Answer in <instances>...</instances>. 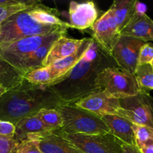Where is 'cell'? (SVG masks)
<instances>
[{"mask_svg": "<svg viewBox=\"0 0 153 153\" xmlns=\"http://www.w3.org/2000/svg\"><path fill=\"white\" fill-rule=\"evenodd\" d=\"M29 0H0V7H7V6L25 4Z\"/></svg>", "mask_w": 153, "mask_h": 153, "instance_id": "d6a6232c", "label": "cell"}, {"mask_svg": "<svg viewBox=\"0 0 153 153\" xmlns=\"http://www.w3.org/2000/svg\"><path fill=\"white\" fill-rule=\"evenodd\" d=\"M119 117L135 125L153 128V98L149 93L140 91L136 96L119 100Z\"/></svg>", "mask_w": 153, "mask_h": 153, "instance_id": "52a82bcc", "label": "cell"}, {"mask_svg": "<svg viewBox=\"0 0 153 153\" xmlns=\"http://www.w3.org/2000/svg\"><path fill=\"white\" fill-rule=\"evenodd\" d=\"M93 40H94L92 38H85L84 43L73 55L56 61L49 66L51 76H52V82L48 87L52 86L66 77V76L71 71L72 69L80 61Z\"/></svg>", "mask_w": 153, "mask_h": 153, "instance_id": "5bb4252c", "label": "cell"}, {"mask_svg": "<svg viewBox=\"0 0 153 153\" xmlns=\"http://www.w3.org/2000/svg\"><path fill=\"white\" fill-rule=\"evenodd\" d=\"M121 147H122L123 153H140L135 146H131V145L122 143Z\"/></svg>", "mask_w": 153, "mask_h": 153, "instance_id": "836d02e7", "label": "cell"}, {"mask_svg": "<svg viewBox=\"0 0 153 153\" xmlns=\"http://www.w3.org/2000/svg\"><path fill=\"white\" fill-rule=\"evenodd\" d=\"M36 115L51 131L62 128L64 122L58 108H42Z\"/></svg>", "mask_w": 153, "mask_h": 153, "instance_id": "cb8c5ba5", "label": "cell"}, {"mask_svg": "<svg viewBox=\"0 0 153 153\" xmlns=\"http://www.w3.org/2000/svg\"><path fill=\"white\" fill-rule=\"evenodd\" d=\"M153 59V44L146 43L140 51L138 58V65L150 64Z\"/></svg>", "mask_w": 153, "mask_h": 153, "instance_id": "83f0119b", "label": "cell"}, {"mask_svg": "<svg viewBox=\"0 0 153 153\" xmlns=\"http://www.w3.org/2000/svg\"><path fill=\"white\" fill-rule=\"evenodd\" d=\"M41 2L37 0H29L28 2L22 4H17L13 6H7V7H0V25L10 16L13 15L21 10H26L38 3Z\"/></svg>", "mask_w": 153, "mask_h": 153, "instance_id": "4316f807", "label": "cell"}, {"mask_svg": "<svg viewBox=\"0 0 153 153\" xmlns=\"http://www.w3.org/2000/svg\"><path fill=\"white\" fill-rule=\"evenodd\" d=\"M98 91L111 98H128L140 91L134 75L120 67H108L98 75L96 80Z\"/></svg>", "mask_w": 153, "mask_h": 153, "instance_id": "5b68a950", "label": "cell"}, {"mask_svg": "<svg viewBox=\"0 0 153 153\" xmlns=\"http://www.w3.org/2000/svg\"><path fill=\"white\" fill-rule=\"evenodd\" d=\"M120 34L139 39L146 43L153 41V20L146 13L141 16L133 15Z\"/></svg>", "mask_w": 153, "mask_h": 153, "instance_id": "9a60e30c", "label": "cell"}, {"mask_svg": "<svg viewBox=\"0 0 153 153\" xmlns=\"http://www.w3.org/2000/svg\"><path fill=\"white\" fill-rule=\"evenodd\" d=\"M62 117V128L60 131L68 134H104L110 133L102 118L80 108L73 104H64L58 108Z\"/></svg>", "mask_w": 153, "mask_h": 153, "instance_id": "277c9868", "label": "cell"}, {"mask_svg": "<svg viewBox=\"0 0 153 153\" xmlns=\"http://www.w3.org/2000/svg\"><path fill=\"white\" fill-rule=\"evenodd\" d=\"M140 153H153V142L137 148Z\"/></svg>", "mask_w": 153, "mask_h": 153, "instance_id": "e575fe53", "label": "cell"}, {"mask_svg": "<svg viewBox=\"0 0 153 153\" xmlns=\"http://www.w3.org/2000/svg\"><path fill=\"white\" fill-rule=\"evenodd\" d=\"M19 142L14 138H0V153H16Z\"/></svg>", "mask_w": 153, "mask_h": 153, "instance_id": "f1b7e54d", "label": "cell"}, {"mask_svg": "<svg viewBox=\"0 0 153 153\" xmlns=\"http://www.w3.org/2000/svg\"><path fill=\"white\" fill-rule=\"evenodd\" d=\"M134 76L140 91L149 93L153 91V67L150 64L137 66Z\"/></svg>", "mask_w": 153, "mask_h": 153, "instance_id": "d4e9b609", "label": "cell"}, {"mask_svg": "<svg viewBox=\"0 0 153 153\" xmlns=\"http://www.w3.org/2000/svg\"><path fill=\"white\" fill-rule=\"evenodd\" d=\"M60 132L84 153H123V143L110 133L89 135Z\"/></svg>", "mask_w": 153, "mask_h": 153, "instance_id": "ba28073f", "label": "cell"}, {"mask_svg": "<svg viewBox=\"0 0 153 153\" xmlns=\"http://www.w3.org/2000/svg\"><path fill=\"white\" fill-rule=\"evenodd\" d=\"M5 92H7V91H6V90L4 89V88H1V87H0V97H1V96H2L3 94H4Z\"/></svg>", "mask_w": 153, "mask_h": 153, "instance_id": "d590c367", "label": "cell"}, {"mask_svg": "<svg viewBox=\"0 0 153 153\" xmlns=\"http://www.w3.org/2000/svg\"><path fill=\"white\" fill-rule=\"evenodd\" d=\"M135 1L136 0H116L108 9L113 16L120 32L132 18Z\"/></svg>", "mask_w": 153, "mask_h": 153, "instance_id": "ffe728a7", "label": "cell"}, {"mask_svg": "<svg viewBox=\"0 0 153 153\" xmlns=\"http://www.w3.org/2000/svg\"><path fill=\"white\" fill-rule=\"evenodd\" d=\"M84 41L85 38L78 40L67 38L65 35L62 36L53 43L42 66L49 67L56 61L73 55L80 48Z\"/></svg>", "mask_w": 153, "mask_h": 153, "instance_id": "2e32d148", "label": "cell"}, {"mask_svg": "<svg viewBox=\"0 0 153 153\" xmlns=\"http://www.w3.org/2000/svg\"><path fill=\"white\" fill-rule=\"evenodd\" d=\"M134 142L137 148L153 142V128L146 126L132 125Z\"/></svg>", "mask_w": 153, "mask_h": 153, "instance_id": "484cf974", "label": "cell"}, {"mask_svg": "<svg viewBox=\"0 0 153 153\" xmlns=\"http://www.w3.org/2000/svg\"><path fill=\"white\" fill-rule=\"evenodd\" d=\"M108 128L110 134L125 144L135 146L134 131L132 125L130 121L116 115H108L102 117Z\"/></svg>", "mask_w": 153, "mask_h": 153, "instance_id": "e0dca14e", "label": "cell"}, {"mask_svg": "<svg viewBox=\"0 0 153 153\" xmlns=\"http://www.w3.org/2000/svg\"><path fill=\"white\" fill-rule=\"evenodd\" d=\"M15 135V126L11 123L0 120V138L11 139Z\"/></svg>", "mask_w": 153, "mask_h": 153, "instance_id": "4dcf8cb0", "label": "cell"}, {"mask_svg": "<svg viewBox=\"0 0 153 153\" xmlns=\"http://www.w3.org/2000/svg\"><path fill=\"white\" fill-rule=\"evenodd\" d=\"M64 102L51 87L36 86L26 81L0 97V120L13 125L19 120L37 114L42 108H58Z\"/></svg>", "mask_w": 153, "mask_h": 153, "instance_id": "7a4b0ae2", "label": "cell"}, {"mask_svg": "<svg viewBox=\"0 0 153 153\" xmlns=\"http://www.w3.org/2000/svg\"><path fill=\"white\" fill-rule=\"evenodd\" d=\"M67 28L62 27L49 34L25 37L13 43L1 45L0 46V56L16 68L21 61L34 53L46 42L56 37L65 35Z\"/></svg>", "mask_w": 153, "mask_h": 153, "instance_id": "8992f818", "label": "cell"}, {"mask_svg": "<svg viewBox=\"0 0 153 153\" xmlns=\"http://www.w3.org/2000/svg\"><path fill=\"white\" fill-rule=\"evenodd\" d=\"M29 8L14 13L0 25V46L25 37L44 35L64 27L37 22L29 14Z\"/></svg>", "mask_w": 153, "mask_h": 153, "instance_id": "3957f363", "label": "cell"}, {"mask_svg": "<svg viewBox=\"0 0 153 153\" xmlns=\"http://www.w3.org/2000/svg\"><path fill=\"white\" fill-rule=\"evenodd\" d=\"M116 62L94 40L79 63L64 79L50 86L64 104H74L98 91L96 80L108 67H117Z\"/></svg>", "mask_w": 153, "mask_h": 153, "instance_id": "6da1fadb", "label": "cell"}, {"mask_svg": "<svg viewBox=\"0 0 153 153\" xmlns=\"http://www.w3.org/2000/svg\"><path fill=\"white\" fill-rule=\"evenodd\" d=\"M24 79L28 83L36 86L48 87L52 82L50 67H41L28 72L24 76Z\"/></svg>", "mask_w": 153, "mask_h": 153, "instance_id": "603a6c76", "label": "cell"}, {"mask_svg": "<svg viewBox=\"0 0 153 153\" xmlns=\"http://www.w3.org/2000/svg\"><path fill=\"white\" fill-rule=\"evenodd\" d=\"M91 28L93 31V40L111 56L112 50L120 34L110 10L105 12Z\"/></svg>", "mask_w": 153, "mask_h": 153, "instance_id": "30bf717a", "label": "cell"}, {"mask_svg": "<svg viewBox=\"0 0 153 153\" xmlns=\"http://www.w3.org/2000/svg\"><path fill=\"white\" fill-rule=\"evenodd\" d=\"M26 140H34L43 153H84L58 130L30 134Z\"/></svg>", "mask_w": 153, "mask_h": 153, "instance_id": "8fae6325", "label": "cell"}, {"mask_svg": "<svg viewBox=\"0 0 153 153\" xmlns=\"http://www.w3.org/2000/svg\"><path fill=\"white\" fill-rule=\"evenodd\" d=\"M29 14L37 22L48 25H58L70 28L67 22L59 18V13L54 8H50L41 2L29 8Z\"/></svg>", "mask_w": 153, "mask_h": 153, "instance_id": "44dd1931", "label": "cell"}, {"mask_svg": "<svg viewBox=\"0 0 153 153\" xmlns=\"http://www.w3.org/2000/svg\"><path fill=\"white\" fill-rule=\"evenodd\" d=\"M73 105L88 111L100 118L108 115L119 116L121 109L119 100L108 97L100 91L92 93Z\"/></svg>", "mask_w": 153, "mask_h": 153, "instance_id": "7c38bea8", "label": "cell"}, {"mask_svg": "<svg viewBox=\"0 0 153 153\" xmlns=\"http://www.w3.org/2000/svg\"><path fill=\"white\" fill-rule=\"evenodd\" d=\"M60 37H56L46 42L43 46L39 47L34 53H32L31 55L27 57L26 58L21 61L16 68L25 74L31 70L43 67L42 64H43L45 58L47 56L51 47L55 43V41H56Z\"/></svg>", "mask_w": 153, "mask_h": 153, "instance_id": "7402d4cb", "label": "cell"}, {"mask_svg": "<svg viewBox=\"0 0 153 153\" xmlns=\"http://www.w3.org/2000/svg\"><path fill=\"white\" fill-rule=\"evenodd\" d=\"M16 153H43L35 142L31 140H25L20 142Z\"/></svg>", "mask_w": 153, "mask_h": 153, "instance_id": "f546056e", "label": "cell"}, {"mask_svg": "<svg viewBox=\"0 0 153 153\" xmlns=\"http://www.w3.org/2000/svg\"><path fill=\"white\" fill-rule=\"evenodd\" d=\"M14 126L15 135L13 138L17 140L19 143L26 140L27 135L30 134L51 131L37 115L22 118Z\"/></svg>", "mask_w": 153, "mask_h": 153, "instance_id": "d6986e66", "label": "cell"}, {"mask_svg": "<svg viewBox=\"0 0 153 153\" xmlns=\"http://www.w3.org/2000/svg\"><path fill=\"white\" fill-rule=\"evenodd\" d=\"M146 42L127 36H120L111 52V57L122 70L134 75L140 51Z\"/></svg>", "mask_w": 153, "mask_h": 153, "instance_id": "9c48e42d", "label": "cell"}, {"mask_svg": "<svg viewBox=\"0 0 153 153\" xmlns=\"http://www.w3.org/2000/svg\"><path fill=\"white\" fill-rule=\"evenodd\" d=\"M24 76L25 73L0 56V87L7 91L19 88L25 82Z\"/></svg>", "mask_w": 153, "mask_h": 153, "instance_id": "ac0fdd59", "label": "cell"}, {"mask_svg": "<svg viewBox=\"0 0 153 153\" xmlns=\"http://www.w3.org/2000/svg\"><path fill=\"white\" fill-rule=\"evenodd\" d=\"M146 10H147V7L146 4L136 0L135 3H134V10L133 15L141 16V15L146 14Z\"/></svg>", "mask_w": 153, "mask_h": 153, "instance_id": "1f68e13d", "label": "cell"}, {"mask_svg": "<svg viewBox=\"0 0 153 153\" xmlns=\"http://www.w3.org/2000/svg\"><path fill=\"white\" fill-rule=\"evenodd\" d=\"M150 65H151V66H152V67H153V59H152V61H151V63H150Z\"/></svg>", "mask_w": 153, "mask_h": 153, "instance_id": "8d00e7d4", "label": "cell"}, {"mask_svg": "<svg viewBox=\"0 0 153 153\" xmlns=\"http://www.w3.org/2000/svg\"><path fill=\"white\" fill-rule=\"evenodd\" d=\"M98 17V11L94 1L78 3L72 1L68 10L70 28L85 30L91 28Z\"/></svg>", "mask_w": 153, "mask_h": 153, "instance_id": "4fadbf2b", "label": "cell"}]
</instances>
